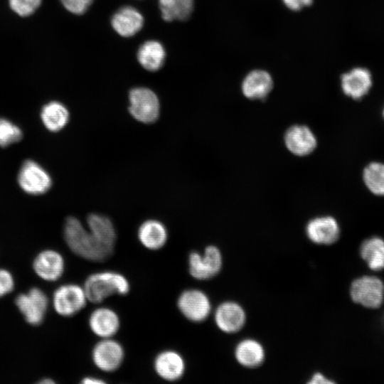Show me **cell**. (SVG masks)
I'll return each mask as SVG.
<instances>
[{
	"mask_svg": "<svg viewBox=\"0 0 384 384\" xmlns=\"http://www.w3.org/2000/svg\"><path fill=\"white\" fill-rule=\"evenodd\" d=\"M265 356V350L262 344L252 338L242 340L235 348L237 361L246 368L260 366L263 363Z\"/></svg>",
	"mask_w": 384,
	"mask_h": 384,
	"instance_id": "cell-23",
	"label": "cell"
},
{
	"mask_svg": "<svg viewBox=\"0 0 384 384\" xmlns=\"http://www.w3.org/2000/svg\"><path fill=\"white\" fill-rule=\"evenodd\" d=\"M360 255L370 269H384V240L377 236L365 240L361 245Z\"/></svg>",
	"mask_w": 384,
	"mask_h": 384,
	"instance_id": "cell-25",
	"label": "cell"
},
{
	"mask_svg": "<svg viewBox=\"0 0 384 384\" xmlns=\"http://www.w3.org/2000/svg\"><path fill=\"white\" fill-rule=\"evenodd\" d=\"M83 288L88 302L97 304L111 296L127 294L130 284L122 274L106 270L90 274L86 278Z\"/></svg>",
	"mask_w": 384,
	"mask_h": 384,
	"instance_id": "cell-2",
	"label": "cell"
},
{
	"mask_svg": "<svg viewBox=\"0 0 384 384\" xmlns=\"http://www.w3.org/2000/svg\"><path fill=\"white\" fill-rule=\"evenodd\" d=\"M11 9L21 16L32 14L40 6L41 0H9Z\"/></svg>",
	"mask_w": 384,
	"mask_h": 384,
	"instance_id": "cell-29",
	"label": "cell"
},
{
	"mask_svg": "<svg viewBox=\"0 0 384 384\" xmlns=\"http://www.w3.org/2000/svg\"><path fill=\"white\" fill-rule=\"evenodd\" d=\"M124 349L112 338H101L92 348V361L99 370L112 373L118 370L124 359Z\"/></svg>",
	"mask_w": 384,
	"mask_h": 384,
	"instance_id": "cell-9",
	"label": "cell"
},
{
	"mask_svg": "<svg viewBox=\"0 0 384 384\" xmlns=\"http://www.w3.org/2000/svg\"><path fill=\"white\" fill-rule=\"evenodd\" d=\"M222 266V253L215 245L207 246L203 254L192 251L188 255V272L197 280H208L215 277L220 272Z\"/></svg>",
	"mask_w": 384,
	"mask_h": 384,
	"instance_id": "cell-4",
	"label": "cell"
},
{
	"mask_svg": "<svg viewBox=\"0 0 384 384\" xmlns=\"http://www.w3.org/2000/svg\"><path fill=\"white\" fill-rule=\"evenodd\" d=\"M82 384H105L106 382L102 379L94 376H87L80 382Z\"/></svg>",
	"mask_w": 384,
	"mask_h": 384,
	"instance_id": "cell-34",
	"label": "cell"
},
{
	"mask_svg": "<svg viewBox=\"0 0 384 384\" xmlns=\"http://www.w3.org/2000/svg\"><path fill=\"white\" fill-rule=\"evenodd\" d=\"M350 296L356 304L370 309L380 307L384 300V284L374 276L365 275L354 279Z\"/></svg>",
	"mask_w": 384,
	"mask_h": 384,
	"instance_id": "cell-6",
	"label": "cell"
},
{
	"mask_svg": "<svg viewBox=\"0 0 384 384\" xmlns=\"http://www.w3.org/2000/svg\"><path fill=\"white\" fill-rule=\"evenodd\" d=\"M39 383L41 384H53L55 382L50 378H44L42 380L39 381Z\"/></svg>",
	"mask_w": 384,
	"mask_h": 384,
	"instance_id": "cell-35",
	"label": "cell"
},
{
	"mask_svg": "<svg viewBox=\"0 0 384 384\" xmlns=\"http://www.w3.org/2000/svg\"><path fill=\"white\" fill-rule=\"evenodd\" d=\"M154 370L156 375L164 380L177 381L185 373V360L181 354L176 351L164 350L154 358Z\"/></svg>",
	"mask_w": 384,
	"mask_h": 384,
	"instance_id": "cell-11",
	"label": "cell"
},
{
	"mask_svg": "<svg viewBox=\"0 0 384 384\" xmlns=\"http://www.w3.org/2000/svg\"><path fill=\"white\" fill-rule=\"evenodd\" d=\"M307 383L310 384H326L334 383V382L329 380L321 373H316L311 376L310 380Z\"/></svg>",
	"mask_w": 384,
	"mask_h": 384,
	"instance_id": "cell-33",
	"label": "cell"
},
{
	"mask_svg": "<svg viewBox=\"0 0 384 384\" xmlns=\"http://www.w3.org/2000/svg\"><path fill=\"white\" fill-rule=\"evenodd\" d=\"M383 118H384V108H383Z\"/></svg>",
	"mask_w": 384,
	"mask_h": 384,
	"instance_id": "cell-36",
	"label": "cell"
},
{
	"mask_svg": "<svg viewBox=\"0 0 384 384\" xmlns=\"http://www.w3.org/2000/svg\"><path fill=\"white\" fill-rule=\"evenodd\" d=\"M308 238L318 245H331L340 236V228L337 220L329 215L315 218L306 225Z\"/></svg>",
	"mask_w": 384,
	"mask_h": 384,
	"instance_id": "cell-15",
	"label": "cell"
},
{
	"mask_svg": "<svg viewBox=\"0 0 384 384\" xmlns=\"http://www.w3.org/2000/svg\"><path fill=\"white\" fill-rule=\"evenodd\" d=\"M372 82L370 72L365 68H355L341 76L343 93L354 100H360L368 94Z\"/></svg>",
	"mask_w": 384,
	"mask_h": 384,
	"instance_id": "cell-17",
	"label": "cell"
},
{
	"mask_svg": "<svg viewBox=\"0 0 384 384\" xmlns=\"http://www.w3.org/2000/svg\"><path fill=\"white\" fill-rule=\"evenodd\" d=\"M144 18L140 12L132 6L120 8L112 16L113 29L123 37H131L141 30Z\"/></svg>",
	"mask_w": 384,
	"mask_h": 384,
	"instance_id": "cell-19",
	"label": "cell"
},
{
	"mask_svg": "<svg viewBox=\"0 0 384 384\" xmlns=\"http://www.w3.org/2000/svg\"><path fill=\"white\" fill-rule=\"evenodd\" d=\"M214 321L220 331L233 334L239 331L244 326L246 314L239 304L227 301L221 303L216 308Z\"/></svg>",
	"mask_w": 384,
	"mask_h": 384,
	"instance_id": "cell-12",
	"label": "cell"
},
{
	"mask_svg": "<svg viewBox=\"0 0 384 384\" xmlns=\"http://www.w3.org/2000/svg\"><path fill=\"white\" fill-rule=\"evenodd\" d=\"M63 238L69 249L82 259L101 262L107 260L113 252L103 247L89 229H85L75 217L65 219Z\"/></svg>",
	"mask_w": 384,
	"mask_h": 384,
	"instance_id": "cell-1",
	"label": "cell"
},
{
	"mask_svg": "<svg viewBox=\"0 0 384 384\" xmlns=\"http://www.w3.org/2000/svg\"><path fill=\"white\" fill-rule=\"evenodd\" d=\"M120 319L112 309L100 306L89 316L88 325L91 331L100 338H113L120 329Z\"/></svg>",
	"mask_w": 384,
	"mask_h": 384,
	"instance_id": "cell-13",
	"label": "cell"
},
{
	"mask_svg": "<svg viewBox=\"0 0 384 384\" xmlns=\"http://www.w3.org/2000/svg\"><path fill=\"white\" fill-rule=\"evenodd\" d=\"M137 237L142 246L147 250L155 251L161 249L166 245L168 232L161 222L149 219L140 225Z\"/></svg>",
	"mask_w": 384,
	"mask_h": 384,
	"instance_id": "cell-18",
	"label": "cell"
},
{
	"mask_svg": "<svg viewBox=\"0 0 384 384\" xmlns=\"http://www.w3.org/2000/svg\"><path fill=\"white\" fill-rule=\"evenodd\" d=\"M273 81L270 75L264 70H253L242 84L243 95L251 100H264L270 92Z\"/></svg>",
	"mask_w": 384,
	"mask_h": 384,
	"instance_id": "cell-21",
	"label": "cell"
},
{
	"mask_svg": "<svg viewBox=\"0 0 384 384\" xmlns=\"http://www.w3.org/2000/svg\"><path fill=\"white\" fill-rule=\"evenodd\" d=\"M40 118L47 130L50 132H58L68 124L70 114L63 103L58 101H50L41 108Z\"/></svg>",
	"mask_w": 384,
	"mask_h": 384,
	"instance_id": "cell-22",
	"label": "cell"
},
{
	"mask_svg": "<svg viewBox=\"0 0 384 384\" xmlns=\"http://www.w3.org/2000/svg\"><path fill=\"white\" fill-rule=\"evenodd\" d=\"M137 60L146 70L156 71L164 65L166 52L162 44L156 41L144 42L137 51Z\"/></svg>",
	"mask_w": 384,
	"mask_h": 384,
	"instance_id": "cell-24",
	"label": "cell"
},
{
	"mask_svg": "<svg viewBox=\"0 0 384 384\" xmlns=\"http://www.w3.org/2000/svg\"><path fill=\"white\" fill-rule=\"evenodd\" d=\"M176 306L187 320L194 323L204 321L211 311L209 297L198 289H187L181 292L178 297Z\"/></svg>",
	"mask_w": 384,
	"mask_h": 384,
	"instance_id": "cell-8",
	"label": "cell"
},
{
	"mask_svg": "<svg viewBox=\"0 0 384 384\" xmlns=\"http://www.w3.org/2000/svg\"><path fill=\"white\" fill-rule=\"evenodd\" d=\"M21 129L11 120L0 117V146L5 148L20 142L23 138Z\"/></svg>",
	"mask_w": 384,
	"mask_h": 384,
	"instance_id": "cell-28",
	"label": "cell"
},
{
	"mask_svg": "<svg viewBox=\"0 0 384 384\" xmlns=\"http://www.w3.org/2000/svg\"><path fill=\"white\" fill-rule=\"evenodd\" d=\"M161 17L166 21H185L191 16L193 0H159Z\"/></svg>",
	"mask_w": 384,
	"mask_h": 384,
	"instance_id": "cell-26",
	"label": "cell"
},
{
	"mask_svg": "<svg viewBox=\"0 0 384 384\" xmlns=\"http://www.w3.org/2000/svg\"><path fill=\"white\" fill-rule=\"evenodd\" d=\"M88 302L83 287L76 284H65L58 287L53 295V306L55 312L65 317L73 316L83 309Z\"/></svg>",
	"mask_w": 384,
	"mask_h": 384,
	"instance_id": "cell-7",
	"label": "cell"
},
{
	"mask_svg": "<svg viewBox=\"0 0 384 384\" xmlns=\"http://www.w3.org/2000/svg\"><path fill=\"white\" fill-rule=\"evenodd\" d=\"M291 10L299 11L311 4L313 0H282Z\"/></svg>",
	"mask_w": 384,
	"mask_h": 384,
	"instance_id": "cell-32",
	"label": "cell"
},
{
	"mask_svg": "<svg viewBox=\"0 0 384 384\" xmlns=\"http://www.w3.org/2000/svg\"><path fill=\"white\" fill-rule=\"evenodd\" d=\"M129 112L137 121L154 122L159 116L160 104L156 95L146 87H135L129 94Z\"/></svg>",
	"mask_w": 384,
	"mask_h": 384,
	"instance_id": "cell-5",
	"label": "cell"
},
{
	"mask_svg": "<svg viewBox=\"0 0 384 384\" xmlns=\"http://www.w3.org/2000/svg\"><path fill=\"white\" fill-rule=\"evenodd\" d=\"M17 183L26 193L40 196L50 189L53 180L49 173L40 164L32 159H26L18 169Z\"/></svg>",
	"mask_w": 384,
	"mask_h": 384,
	"instance_id": "cell-3",
	"label": "cell"
},
{
	"mask_svg": "<svg viewBox=\"0 0 384 384\" xmlns=\"http://www.w3.org/2000/svg\"><path fill=\"white\" fill-rule=\"evenodd\" d=\"M14 288V279L11 273L5 269H0V297H2Z\"/></svg>",
	"mask_w": 384,
	"mask_h": 384,
	"instance_id": "cell-31",
	"label": "cell"
},
{
	"mask_svg": "<svg viewBox=\"0 0 384 384\" xmlns=\"http://www.w3.org/2000/svg\"><path fill=\"white\" fill-rule=\"evenodd\" d=\"M363 176L365 185L371 193L384 196V164L370 163L365 167Z\"/></svg>",
	"mask_w": 384,
	"mask_h": 384,
	"instance_id": "cell-27",
	"label": "cell"
},
{
	"mask_svg": "<svg viewBox=\"0 0 384 384\" xmlns=\"http://www.w3.org/2000/svg\"><path fill=\"white\" fill-rule=\"evenodd\" d=\"M284 142L288 150L299 156L311 154L317 144L314 133L304 125L289 127L285 133Z\"/></svg>",
	"mask_w": 384,
	"mask_h": 384,
	"instance_id": "cell-16",
	"label": "cell"
},
{
	"mask_svg": "<svg viewBox=\"0 0 384 384\" xmlns=\"http://www.w3.org/2000/svg\"><path fill=\"white\" fill-rule=\"evenodd\" d=\"M33 267L40 278L48 282H54L62 277L65 270V260L58 251L45 250L35 257Z\"/></svg>",
	"mask_w": 384,
	"mask_h": 384,
	"instance_id": "cell-14",
	"label": "cell"
},
{
	"mask_svg": "<svg viewBox=\"0 0 384 384\" xmlns=\"http://www.w3.org/2000/svg\"><path fill=\"white\" fill-rule=\"evenodd\" d=\"M64 7L74 14H82L90 6L93 0H60Z\"/></svg>",
	"mask_w": 384,
	"mask_h": 384,
	"instance_id": "cell-30",
	"label": "cell"
},
{
	"mask_svg": "<svg viewBox=\"0 0 384 384\" xmlns=\"http://www.w3.org/2000/svg\"><path fill=\"white\" fill-rule=\"evenodd\" d=\"M15 304L26 322L37 326L43 321L48 306V298L41 289L33 287L27 293L18 294Z\"/></svg>",
	"mask_w": 384,
	"mask_h": 384,
	"instance_id": "cell-10",
	"label": "cell"
},
{
	"mask_svg": "<svg viewBox=\"0 0 384 384\" xmlns=\"http://www.w3.org/2000/svg\"><path fill=\"white\" fill-rule=\"evenodd\" d=\"M87 223L96 240L103 247L114 252L117 234L111 220L101 214L90 213L87 218Z\"/></svg>",
	"mask_w": 384,
	"mask_h": 384,
	"instance_id": "cell-20",
	"label": "cell"
}]
</instances>
